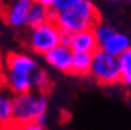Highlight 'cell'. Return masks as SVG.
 I'll list each match as a JSON object with an SVG mask.
<instances>
[{"label": "cell", "instance_id": "6da1fadb", "mask_svg": "<svg viewBox=\"0 0 131 130\" xmlns=\"http://www.w3.org/2000/svg\"><path fill=\"white\" fill-rule=\"evenodd\" d=\"M100 23V14L92 0H78V3L64 12H57L56 24L67 34L93 29Z\"/></svg>", "mask_w": 131, "mask_h": 130}, {"label": "cell", "instance_id": "7a4b0ae2", "mask_svg": "<svg viewBox=\"0 0 131 130\" xmlns=\"http://www.w3.org/2000/svg\"><path fill=\"white\" fill-rule=\"evenodd\" d=\"M48 107V98L44 94L35 95L32 92L15 95L13 97L14 124H25L37 121L46 124V113Z\"/></svg>", "mask_w": 131, "mask_h": 130}, {"label": "cell", "instance_id": "3957f363", "mask_svg": "<svg viewBox=\"0 0 131 130\" xmlns=\"http://www.w3.org/2000/svg\"><path fill=\"white\" fill-rule=\"evenodd\" d=\"M28 37V46L37 54H46L48 51L62 43L63 32L56 22H47L38 27L30 28Z\"/></svg>", "mask_w": 131, "mask_h": 130}, {"label": "cell", "instance_id": "277c9868", "mask_svg": "<svg viewBox=\"0 0 131 130\" xmlns=\"http://www.w3.org/2000/svg\"><path fill=\"white\" fill-rule=\"evenodd\" d=\"M90 75L103 86H112L120 82L118 58L105 52L103 49H97L93 53Z\"/></svg>", "mask_w": 131, "mask_h": 130}, {"label": "cell", "instance_id": "5b68a950", "mask_svg": "<svg viewBox=\"0 0 131 130\" xmlns=\"http://www.w3.org/2000/svg\"><path fill=\"white\" fill-rule=\"evenodd\" d=\"M62 44L71 47L74 53H95L100 48L93 29H84L72 34L63 33Z\"/></svg>", "mask_w": 131, "mask_h": 130}, {"label": "cell", "instance_id": "8992f818", "mask_svg": "<svg viewBox=\"0 0 131 130\" xmlns=\"http://www.w3.org/2000/svg\"><path fill=\"white\" fill-rule=\"evenodd\" d=\"M73 54H74V52L71 49V47L61 43L53 49L48 51L44 54V59L50 67H53L61 72L69 73L71 68H72Z\"/></svg>", "mask_w": 131, "mask_h": 130}, {"label": "cell", "instance_id": "52a82bcc", "mask_svg": "<svg viewBox=\"0 0 131 130\" xmlns=\"http://www.w3.org/2000/svg\"><path fill=\"white\" fill-rule=\"evenodd\" d=\"M32 4L33 0H14L4 14L6 24L13 28H23L28 25V16Z\"/></svg>", "mask_w": 131, "mask_h": 130}, {"label": "cell", "instance_id": "ba28073f", "mask_svg": "<svg viewBox=\"0 0 131 130\" xmlns=\"http://www.w3.org/2000/svg\"><path fill=\"white\" fill-rule=\"evenodd\" d=\"M5 63H6L8 71L18 72V73H25V75H32L38 68V63L32 56L25 54V53H18V52L9 53L6 56Z\"/></svg>", "mask_w": 131, "mask_h": 130}, {"label": "cell", "instance_id": "9c48e42d", "mask_svg": "<svg viewBox=\"0 0 131 130\" xmlns=\"http://www.w3.org/2000/svg\"><path fill=\"white\" fill-rule=\"evenodd\" d=\"M4 83L15 95L30 92L33 88L32 75L18 73V72H12V71H8L5 73V76H4Z\"/></svg>", "mask_w": 131, "mask_h": 130}, {"label": "cell", "instance_id": "30bf717a", "mask_svg": "<svg viewBox=\"0 0 131 130\" xmlns=\"http://www.w3.org/2000/svg\"><path fill=\"white\" fill-rule=\"evenodd\" d=\"M131 47V38L121 32H115L108 39H106L100 48L103 49L105 52L112 54L115 57H120L125 51Z\"/></svg>", "mask_w": 131, "mask_h": 130}, {"label": "cell", "instance_id": "8fae6325", "mask_svg": "<svg viewBox=\"0 0 131 130\" xmlns=\"http://www.w3.org/2000/svg\"><path fill=\"white\" fill-rule=\"evenodd\" d=\"M93 53H74L71 73L76 76H87L91 73Z\"/></svg>", "mask_w": 131, "mask_h": 130}, {"label": "cell", "instance_id": "7c38bea8", "mask_svg": "<svg viewBox=\"0 0 131 130\" xmlns=\"http://www.w3.org/2000/svg\"><path fill=\"white\" fill-rule=\"evenodd\" d=\"M49 12H50V8L33 3L32 8L29 10V16H28V27L34 28V27L44 24L47 22H50L49 20Z\"/></svg>", "mask_w": 131, "mask_h": 130}, {"label": "cell", "instance_id": "4fadbf2b", "mask_svg": "<svg viewBox=\"0 0 131 130\" xmlns=\"http://www.w3.org/2000/svg\"><path fill=\"white\" fill-rule=\"evenodd\" d=\"M14 124L13 98L0 95V126H9Z\"/></svg>", "mask_w": 131, "mask_h": 130}, {"label": "cell", "instance_id": "5bb4252c", "mask_svg": "<svg viewBox=\"0 0 131 130\" xmlns=\"http://www.w3.org/2000/svg\"><path fill=\"white\" fill-rule=\"evenodd\" d=\"M117 58L120 66V82L131 86V47Z\"/></svg>", "mask_w": 131, "mask_h": 130}, {"label": "cell", "instance_id": "9a60e30c", "mask_svg": "<svg viewBox=\"0 0 131 130\" xmlns=\"http://www.w3.org/2000/svg\"><path fill=\"white\" fill-rule=\"evenodd\" d=\"M32 82H33V87L39 92V94H46L47 91H49L52 82L49 78L48 73L43 69H35L32 73Z\"/></svg>", "mask_w": 131, "mask_h": 130}, {"label": "cell", "instance_id": "2e32d148", "mask_svg": "<svg viewBox=\"0 0 131 130\" xmlns=\"http://www.w3.org/2000/svg\"><path fill=\"white\" fill-rule=\"evenodd\" d=\"M93 31H95V34H96V38H97L100 46L116 32V29L114 27H111L108 24H105V23H98L97 25L93 28Z\"/></svg>", "mask_w": 131, "mask_h": 130}, {"label": "cell", "instance_id": "e0dca14e", "mask_svg": "<svg viewBox=\"0 0 131 130\" xmlns=\"http://www.w3.org/2000/svg\"><path fill=\"white\" fill-rule=\"evenodd\" d=\"M77 3H78V0H54V4L52 8L59 13V12H64V10L73 8Z\"/></svg>", "mask_w": 131, "mask_h": 130}, {"label": "cell", "instance_id": "ac0fdd59", "mask_svg": "<svg viewBox=\"0 0 131 130\" xmlns=\"http://www.w3.org/2000/svg\"><path fill=\"white\" fill-rule=\"evenodd\" d=\"M14 130H46L44 125L37 123V121H30L25 124H13Z\"/></svg>", "mask_w": 131, "mask_h": 130}, {"label": "cell", "instance_id": "d6986e66", "mask_svg": "<svg viewBox=\"0 0 131 130\" xmlns=\"http://www.w3.org/2000/svg\"><path fill=\"white\" fill-rule=\"evenodd\" d=\"M33 3L44 5V6H47V8H52L53 4H54V0H33Z\"/></svg>", "mask_w": 131, "mask_h": 130}, {"label": "cell", "instance_id": "ffe728a7", "mask_svg": "<svg viewBox=\"0 0 131 130\" xmlns=\"http://www.w3.org/2000/svg\"><path fill=\"white\" fill-rule=\"evenodd\" d=\"M0 130H14L13 125H9V126H0Z\"/></svg>", "mask_w": 131, "mask_h": 130}, {"label": "cell", "instance_id": "44dd1931", "mask_svg": "<svg viewBox=\"0 0 131 130\" xmlns=\"http://www.w3.org/2000/svg\"><path fill=\"white\" fill-rule=\"evenodd\" d=\"M110 1H112V3H121V1H124V0H110Z\"/></svg>", "mask_w": 131, "mask_h": 130}, {"label": "cell", "instance_id": "7402d4cb", "mask_svg": "<svg viewBox=\"0 0 131 130\" xmlns=\"http://www.w3.org/2000/svg\"><path fill=\"white\" fill-rule=\"evenodd\" d=\"M4 3H5V0H0V8L4 5Z\"/></svg>", "mask_w": 131, "mask_h": 130}, {"label": "cell", "instance_id": "603a6c76", "mask_svg": "<svg viewBox=\"0 0 131 130\" xmlns=\"http://www.w3.org/2000/svg\"><path fill=\"white\" fill-rule=\"evenodd\" d=\"M0 66H1V54H0Z\"/></svg>", "mask_w": 131, "mask_h": 130}, {"label": "cell", "instance_id": "cb8c5ba5", "mask_svg": "<svg viewBox=\"0 0 131 130\" xmlns=\"http://www.w3.org/2000/svg\"><path fill=\"white\" fill-rule=\"evenodd\" d=\"M127 1H129V3H131V0H127Z\"/></svg>", "mask_w": 131, "mask_h": 130}]
</instances>
